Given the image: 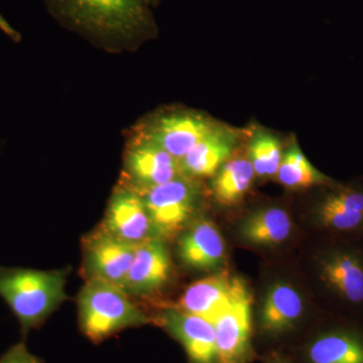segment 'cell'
I'll list each match as a JSON object with an SVG mask.
<instances>
[{
  "label": "cell",
  "mask_w": 363,
  "mask_h": 363,
  "mask_svg": "<svg viewBox=\"0 0 363 363\" xmlns=\"http://www.w3.org/2000/svg\"><path fill=\"white\" fill-rule=\"evenodd\" d=\"M101 227L133 245L156 238L143 196L130 185L114 191Z\"/></svg>",
  "instance_id": "9"
},
{
  "label": "cell",
  "mask_w": 363,
  "mask_h": 363,
  "mask_svg": "<svg viewBox=\"0 0 363 363\" xmlns=\"http://www.w3.org/2000/svg\"><path fill=\"white\" fill-rule=\"evenodd\" d=\"M145 1L147 2V4H149V6H154V4H156L157 1H159V0H145Z\"/></svg>",
  "instance_id": "26"
},
{
  "label": "cell",
  "mask_w": 363,
  "mask_h": 363,
  "mask_svg": "<svg viewBox=\"0 0 363 363\" xmlns=\"http://www.w3.org/2000/svg\"><path fill=\"white\" fill-rule=\"evenodd\" d=\"M140 194L157 238L164 241L175 238L190 223L197 191L187 177H178Z\"/></svg>",
  "instance_id": "4"
},
{
  "label": "cell",
  "mask_w": 363,
  "mask_h": 363,
  "mask_svg": "<svg viewBox=\"0 0 363 363\" xmlns=\"http://www.w3.org/2000/svg\"><path fill=\"white\" fill-rule=\"evenodd\" d=\"M277 176L279 183L289 189L310 188L330 182V179L312 166L297 147L284 154Z\"/></svg>",
  "instance_id": "21"
},
{
  "label": "cell",
  "mask_w": 363,
  "mask_h": 363,
  "mask_svg": "<svg viewBox=\"0 0 363 363\" xmlns=\"http://www.w3.org/2000/svg\"><path fill=\"white\" fill-rule=\"evenodd\" d=\"M77 307L79 328L95 344L152 321L123 288L100 279H86L78 294Z\"/></svg>",
  "instance_id": "3"
},
{
  "label": "cell",
  "mask_w": 363,
  "mask_h": 363,
  "mask_svg": "<svg viewBox=\"0 0 363 363\" xmlns=\"http://www.w3.org/2000/svg\"><path fill=\"white\" fill-rule=\"evenodd\" d=\"M0 30L6 33L9 39L13 40V42H20L21 39V33L18 30H14L13 26L9 25V21L0 14Z\"/></svg>",
  "instance_id": "24"
},
{
  "label": "cell",
  "mask_w": 363,
  "mask_h": 363,
  "mask_svg": "<svg viewBox=\"0 0 363 363\" xmlns=\"http://www.w3.org/2000/svg\"><path fill=\"white\" fill-rule=\"evenodd\" d=\"M248 154L255 173L260 177L277 175L284 156L281 142L267 133H257L252 138Z\"/></svg>",
  "instance_id": "22"
},
{
  "label": "cell",
  "mask_w": 363,
  "mask_h": 363,
  "mask_svg": "<svg viewBox=\"0 0 363 363\" xmlns=\"http://www.w3.org/2000/svg\"><path fill=\"white\" fill-rule=\"evenodd\" d=\"M124 166L130 186L140 193L183 176L179 160L140 136L126 150Z\"/></svg>",
  "instance_id": "10"
},
{
  "label": "cell",
  "mask_w": 363,
  "mask_h": 363,
  "mask_svg": "<svg viewBox=\"0 0 363 363\" xmlns=\"http://www.w3.org/2000/svg\"><path fill=\"white\" fill-rule=\"evenodd\" d=\"M253 169L250 160H231L217 172L212 185L215 199L223 205H233L242 199L252 186Z\"/></svg>",
  "instance_id": "20"
},
{
  "label": "cell",
  "mask_w": 363,
  "mask_h": 363,
  "mask_svg": "<svg viewBox=\"0 0 363 363\" xmlns=\"http://www.w3.org/2000/svg\"><path fill=\"white\" fill-rule=\"evenodd\" d=\"M171 272V257L164 241L150 238L135 245L123 290L136 297L152 295L168 283Z\"/></svg>",
  "instance_id": "13"
},
{
  "label": "cell",
  "mask_w": 363,
  "mask_h": 363,
  "mask_svg": "<svg viewBox=\"0 0 363 363\" xmlns=\"http://www.w3.org/2000/svg\"><path fill=\"white\" fill-rule=\"evenodd\" d=\"M178 241L179 257L186 267L211 271L225 259V245L216 225L206 218L191 221Z\"/></svg>",
  "instance_id": "15"
},
{
  "label": "cell",
  "mask_w": 363,
  "mask_h": 363,
  "mask_svg": "<svg viewBox=\"0 0 363 363\" xmlns=\"http://www.w3.org/2000/svg\"><path fill=\"white\" fill-rule=\"evenodd\" d=\"M66 28L109 50L136 49L156 33L145 0H45Z\"/></svg>",
  "instance_id": "1"
},
{
  "label": "cell",
  "mask_w": 363,
  "mask_h": 363,
  "mask_svg": "<svg viewBox=\"0 0 363 363\" xmlns=\"http://www.w3.org/2000/svg\"><path fill=\"white\" fill-rule=\"evenodd\" d=\"M269 363H291L289 362H286V360L283 359V358L281 357H274L272 358L271 362Z\"/></svg>",
  "instance_id": "25"
},
{
  "label": "cell",
  "mask_w": 363,
  "mask_h": 363,
  "mask_svg": "<svg viewBox=\"0 0 363 363\" xmlns=\"http://www.w3.org/2000/svg\"><path fill=\"white\" fill-rule=\"evenodd\" d=\"M233 147V135L217 128L180 160L182 175L187 178L214 176L231 156Z\"/></svg>",
  "instance_id": "18"
},
{
  "label": "cell",
  "mask_w": 363,
  "mask_h": 363,
  "mask_svg": "<svg viewBox=\"0 0 363 363\" xmlns=\"http://www.w3.org/2000/svg\"><path fill=\"white\" fill-rule=\"evenodd\" d=\"M218 363H248L252 346V298L240 301L214 322Z\"/></svg>",
  "instance_id": "14"
},
{
  "label": "cell",
  "mask_w": 363,
  "mask_h": 363,
  "mask_svg": "<svg viewBox=\"0 0 363 363\" xmlns=\"http://www.w3.org/2000/svg\"><path fill=\"white\" fill-rule=\"evenodd\" d=\"M248 298L247 286L240 278L219 272L191 284L176 308L213 324L227 310Z\"/></svg>",
  "instance_id": "5"
},
{
  "label": "cell",
  "mask_w": 363,
  "mask_h": 363,
  "mask_svg": "<svg viewBox=\"0 0 363 363\" xmlns=\"http://www.w3.org/2000/svg\"><path fill=\"white\" fill-rule=\"evenodd\" d=\"M217 128L218 125L202 114L169 112L150 121L140 138L159 145L180 161L200 140Z\"/></svg>",
  "instance_id": "7"
},
{
  "label": "cell",
  "mask_w": 363,
  "mask_h": 363,
  "mask_svg": "<svg viewBox=\"0 0 363 363\" xmlns=\"http://www.w3.org/2000/svg\"><path fill=\"white\" fill-rule=\"evenodd\" d=\"M292 227V220L285 210L272 207L250 215L241 224L240 230L247 242L269 247L285 241Z\"/></svg>",
  "instance_id": "19"
},
{
  "label": "cell",
  "mask_w": 363,
  "mask_h": 363,
  "mask_svg": "<svg viewBox=\"0 0 363 363\" xmlns=\"http://www.w3.org/2000/svg\"><path fill=\"white\" fill-rule=\"evenodd\" d=\"M135 245L119 240L101 226L82 241L86 279H100L124 288L133 264Z\"/></svg>",
  "instance_id": "6"
},
{
  "label": "cell",
  "mask_w": 363,
  "mask_h": 363,
  "mask_svg": "<svg viewBox=\"0 0 363 363\" xmlns=\"http://www.w3.org/2000/svg\"><path fill=\"white\" fill-rule=\"evenodd\" d=\"M70 269H40L0 267V298L20 324L23 338L39 329L68 298Z\"/></svg>",
  "instance_id": "2"
},
{
  "label": "cell",
  "mask_w": 363,
  "mask_h": 363,
  "mask_svg": "<svg viewBox=\"0 0 363 363\" xmlns=\"http://www.w3.org/2000/svg\"><path fill=\"white\" fill-rule=\"evenodd\" d=\"M156 322L181 344L189 363H218L214 325L207 320L174 307L162 311Z\"/></svg>",
  "instance_id": "11"
},
{
  "label": "cell",
  "mask_w": 363,
  "mask_h": 363,
  "mask_svg": "<svg viewBox=\"0 0 363 363\" xmlns=\"http://www.w3.org/2000/svg\"><path fill=\"white\" fill-rule=\"evenodd\" d=\"M319 278L325 288L344 305L363 308V250L336 247L319 259Z\"/></svg>",
  "instance_id": "8"
},
{
  "label": "cell",
  "mask_w": 363,
  "mask_h": 363,
  "mask_svg": "<svg viewBox=\"0 0 363 363\" xmlns=\"http://www.w3.org/2000/svg\"><path fill=\"white\" fill-rule=\"evenodd\" d=\"M308 363H363V330L338 325L319 332L305 350Z\"/></svg>",
  "instance_id": "16"
},
{
  "label": "cell",
  "mask_w": 363,
  "mask_h": 363,
  "mask_svg": "<svg viewBox=\"0 0 363 363\" xmlns=\"http://www.w3.org/2000/svg\"><path fill=\"white\" fill-rule=\"evenodd\" d=\"M0 363H44L42 358L33 354L26 347L25 341L11 345L0 357Z\"/></svg>",
  "instance_id": "23"
},
{
  "label": "cell",
  "mask_w": 363,
  "mask_h": 363,
  "mask_svg": "<svg viewBox=\"0 0 363 363\" xmlns=\"http://www.w3.org/2000/svg\"><path fill=\"white\" fill-rule=\"evenodd\" d=\"M318 225L345 236H363V187L336 186L318 203Z\"/></svg>",
  "instance_id": "12"
},
{
  "label": "cell",
  "mask_w": 363,
  "mask_h": 363,
  "mask_svg": "<svg viewBox=\"0 0 363 363\" xmlns=\"http://www.w3.org/2000/svg\"><path fill=\"white\" fill-rule=\"evenodd\" d=\"M304 312L300 294L288 284L272 285L267 291L259 315V326L264 334L281 336L292 330Z\"/></svg>",
  "instance_id": "17"
}]
</instances>
